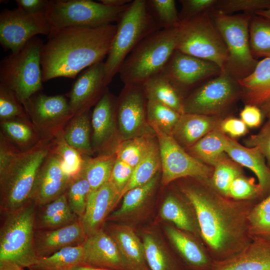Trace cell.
<instances>
[{"label":"cell","instance_id":"cell-1","mask_svg":"<svg viewBox=\"0 0 270 270\" xmlns=\"http://www.w3.org/2000/svg\"><path fill=\"white\" fill-rule=\"evenodd\" d=\"M193 180L181 184L180 192L194 208L202 240L212 260H224L252 240L248 218L259 201L234 200L217 192L209 179Z\"/></svg>","mask_w":270,"mask_h":270},{"label":"cell","instance_id":"cell-2","mask_svg":"<svg viewBox=\"0 0 270 270\" xmlns=\"http://www.w3.org/2000/svg\"><path fill=\"white\" fill-rule=\"evenodd\" d=\"M116 24L66 28L50 34L41 52L42 81L75 78L88 67L103 61L110 49Z\"/></svg>","mask_w":270,"mask_h":270},{"label":"cell","instance_id":"cell-3","mask_svg":"<svg viewBox=\"0 0 270 270\" xmlns=\"http://www.w3.org/2000/svg\"><path fill=\"white\" fill-rule=\"evenodd\" d=\"M51 140H41L32 148L22 151L0 172V208L12 212L32 201L40 168L48 156Z\"/></svg>","mask_w":270,"mask_h":270},{"label":"cell","instance_id":"cell-4","mask_svg":"<svg viewBox=\"0 0 270 270\" xmlns=\"http://www.w3.org/2000/svg\"><path fill=\"white\" fill-rule=\"evenodd\" d=\"M176 28L162 29L152 33L128 56L118 72L124 85L142 84L161 72L176 50Z\"/></svg>","mask_w":270,"mask_h":270},{"label":"cell","instance_id":"cell-5","mask_svg":"<svg viewBox=\"0 0 270 270\" xmlns=\"http://www.w3.org/2000/svg\"><path fill=\"white\" fill-rule=\"evenodd\" d=\"M116 32L104 62L108 86L118 73L124 60L146 36L159 30L148 10L146 0H134L117 22Z\"/></svg>","mask_w":270,"mask_h":270},{"label":"cell","instance_id":"cell-6","mask_svg":"<svg viewBox=\"0 0 270 270\" xmlns=\"http://www.w3.org/2000/svg\"><path fill=\"white\" fill-rule=\"evenodd\" d=\"M44 42L38 36L0 64V84L13 90L22 104L42 89L41 52Z\"/></svg>","mask_w":270,"mask_h":270},{"label":"cell","instance_id":"cell-7","mask_svg":"<svg viewBox=\"0 0 270 270\" xmlns=\"http://www.w3.org/2000/svg\"><path fill=\"white\" fill-rule=\"evenodd\" d=\"M38 206L31 201L14 211L3 214L0 230V261H12L29 268L38 258L34 248L35 220Z\"/></svg>","mask_w":270,"mask_h":270},{"label":"cell","instance_id":"cell-8","mask_svg":"<svg viewBox=\"0 0 270 270\" xmlns=\"http://www.w3.org/2000/svg\"><path fill=\"white\" fill-rule=\"evenodd\" d=\"M176 31V50L214 63L222 72L225 70L228 52L211 12L180 21Z\"/></svg>","mask_w":270,"mask_h":270},{"label":"cell","instance_id":"cell-9","mask_svg":"<svg viewBox=\"0 0 270 270\" xmlns=\"http://www.w3.org/2000/svg\"><path fill=\"white\" fill-rule=\"evenodd\" d=\"M130 4L116 8L91 0H50L44 14L51 34L66 28L96 27L117 22Z\"/></svg>","mask_w":270,"mask_h":270},{"label":"cell","instance_id":"cell-10","mask_svg":"<svg viewBox=\"0 0 270 270\" xmlns=\"http://www.w3.org/2000/svg\"><path fill=\"white\" fill-rule=\"evenodd\" d=\"M211 16L228 52L224 71L236 80L248 76L258 62L250 44L249 26L253 15L226 14L214 9Z\"/></svg>","mask_w":270,"mask_h":270},{"label":"cell","instance_id":"cell-11","mask_svg":"<svg viewBox=\"0 0 270 270\" xmlns=\"http://www.w3.org/2000/svg\"><path fill=\"white\" fill-rule=\"evenodd\" d=\"M238 80L226 71L198 88L183 100L184 113L220 116L240 97Z\"/></svg>","mask_w":270,"mask_h":270},{"label":"cell","instance_id":"cell-12","mask_svg":"<svg viewBox=\"0 0 270 270\" xmlns=\"http://www.w3.org/2000/svg\"><path fill=\"white\" fill-rule=\"evenodd\" d=\"M160 150L162 184L167 185L181 178L210 179L214 168L195 158L180 146L170 135L154 130Z\"/></svg>","mask_w":270,"mask_h":270},{"label":"cell","instance_id":"cell-13","mask_svg":"<svg viewBox=\"0 0 270 270\" xmlns=\"http://www.w3.org/2000/svg\"><path fill=\"white\" fill-rule=\"evenodd\" d=\"M23 106L40 140H51L74 116L68 98L62 94L49 96L40 92Z\"/></svg>","mask_w":270,"mask_h":270},{"label":"cell","instance_id":"cell-14","mask_svg":"<svg viewBox=\"0 0 270 270\" xmlns=\"http://www.w3.org/2000/svg\"><path fill=\"white\" fill-rule=\"evenodd\" d=\"M51 28L44 14H28L18 7L0 14V43L5 50L14 52L38 34L48 36Z\"/></svg>","mask_w":270,"mask_h":270},{"label":"cell","instance_id":"cell-15","mask_svg":"<svg viewBox=\"0 0 270 270\" xmlns=\"http://www.w3.org/2000/svg\"><path fill=\"white\" fill-rule=\"evenodd\" d=\"M146 101L142 84L125 85L117 102L116 118L120 142L155 134L147 120Z\"/></svg>","mask_w":270,"mask_h":270},{"label":"cell","instance_id":"cell-16","mask_svg":"<svg viewBox=\"0 0 270 270\" xmlns=\"http://www.w3.org/2000/svg\"><path fill=\"white\" fill-rule=\"evenodd\" d=\"M222 72L214 63L176 50L161 73L180 94V92Z\"/></svg>","mask_w":270,"mask_h":270},{"label":"cell","instance_id":"cell-17","mask_svg":"<svg viewBox=\"0 0 270 270\" xmlns=\"http://www.w3.org/2000/svg\"><path fill=\"white\" fill-rule=\"evenodd\" d=\"M117 102L107 89L92 111V143L94 152L98 155L114 153L120 142L115 122Z\"/></svg>","mask_w":270,"mask_h":270},{"label":"cell","instance_id":"cell-18","mask_svg":"<svg viewBox=\"0 0 270 270\" xmlns=\"http://www.w3.org/2000/svg\"><path fill=\"white\" fill-rule=\"evenodd\" d=\"M104 78L103 61L81 72L66 94L74 116L90 111V108L96 104L108 89Z\"/></svg>","mask_w":270,"mask_h":270},{"label":"cell","instance_id":"cell-19","mask_svg":"<svg viewBox=\"0 0 270 270\" xmlns=\"http://www.w3.org/2000/svg\"><path fill=\"white\" fill-rule=\"evenodd\" d=\"M72 178L61 158L50 150L38 173L32 201L41 206L55 200L66 192Z\"/></svg>","mask_w":270,"mask_h":270},{"label":"cell","instance_id":"cell-20","mask_svg":"<svg viewBox=\"0 0 270 270\" xmlns=\"http://www.w3.org/2000/svg\"><path fill=\"white\" fill-rule=\"evenodd\" d=\"M87 236L81 218L58 228L36 230V254L38 258L50 256L65 248L82 244Z\"/></svg>","mask_w":270,"mask_h":270},{"label":"cell","instance_id":"cell-21","mask_svg":"<svg viewBox=\"0 0 270 270\" xmlns=\"http://www.w3.org/2000/svg\"><path fill=\"white\" fill-rule=\"evenodd\" d=\"M82 245L84 264L110 270H126L114 240L102 228L88 236Z\"/></svg>","mask_w":270,"mask_h":270},{"label":"cell","instance_id":"cell-22","mask_svg":"<svg viewBox=\"0 0 270 270\" xmlns=\"http://www.w3.org/2000/svg\"><path fill=\"white\" fill-rule=\"evenodd\" d=\"M210 270H270V240L254 238L236 254L214 260Z\"/></svg>","mask_w":270,"mask_h":270},{"label":"cell","instance_id":"cell-23","mask_svg":"<svg viewBox=\"0 0 270 270\" xmlns=\"http://www.w3.org/2000/svg\"><path fill=\"white\" fill-rule=\"evenodd\" d=\"M164 232L177 253L192 270H210L214 260L202 240L194 235L166 226Z\"/></svg>","mask_w":270,"mask_h":270},{"label":"cell","instance_id":"cell-24","mask_svg":"<svg viewBox=\"0 0 270 270\" xmlns=\"http://www.w3.org/2000/svg\"><path fill=\"white\" fill-rule=\"evenodd\" d=\"M120 200L108 182L96 191H90L86 210L81 220L88 236L102 229L104 220Z\"/></svg>","mask_w":270,"mask_h":270},{"label":"cell","instance_id":"cell-25","mask_svg":"<svg viewBox=\"0 0 270 270\" xmlns=\"http://www.w3.org/2000/svg\"><path fill=\"white\" fill-rule=\"evenodd\" d=\"M225 153L239 165L254 174L262 189L263 198L270 194V168L257 147H246L229 138Z\"/></svg>","mask_w":270,"mask_h":270},{"label":"cell","instance_id":"cell-26","mask_svg":"<svg viewBox=\"0 0 270 270\" xmlns=\"http://www.w3.org/2000/svg\"><path fill=\"white\" fill-rule=\"evenodd\" d=\"M222 120L220 116L184 113L181 114L172 136L186 150L219 128Z\"/></svg>","mask_w":270,"mask_h":270},{"label":"cell","instance_id":"cell-27","mask_svg":"<svg viewBox=\"0 0 270 270\" xmlns=\"http://www.w3.org/2000/svg\"><path fill=\"white\" fill-rule=\"evenodd\" d=\"M160 214L162 218L173 224L175 227L202 240L196 212L182 194H169L162 204Z\"/></svg>","mask_w":270,"mask_h":270},{"label":"cell","instance_id":"cell-28","mask_svg":"<svg viewBox=\"0 0 270 270\" xmlns=\"http://www.w3.org/2000/svg\"><path fill=\"white\" fill-rule=\"evenodd\" d=\"M107 232L114 240L126 270H150L142 242L130 227L114 226Z\"/></svg>","mask_w":270,"mask_h":270},{"label":"cell","instance_id":"cell-29","mask_svg":"<svg viewBox=\"0 0 270 270\" xmlns=\"http://www.w3.org/2000/svg\"><path fill=\"white\" fill-rule=\"evenodd\" d=\"M238 81L246 104L260 106L270 97V58L258 62L250 74Z\"/></svg>","mask_w":270,"mask_h":270},{"label":"cell","instance_id":"cell-30","mask_svg":"<svg viewBox=\"0 0 270 270\" xmlns=\"http://www.w3.org/2000/svg\"><path fill=\"white\" fill-rule=\"evenodd\" d=\"M142 86L146 100L168 106L181 114H184L181 96L160 72L146 80Z\"/></svg>","mask_w":270,"mask_h":270},{"label":"cell","instance_id":"cell-31","mask_svg":"<svg viewBox=\"0 0 270 270\" xmlns=\"http://www.w3.org/2000/svg\"><path fill=\"white\" fill-rule=\"evenodd\" d=\"M229 138L218 128L207 134L186 150L195 158L213 166L216 162L226 154L225 150Z\"/></svg>","mask_w":270,"mask_h":270},{"label":"cell","instance_id":"cell-32","mask_svg":"<svg viewBox=\"0 0 270 270\" xmlns=\"http://www.w3.org/2000/svg\"><path fill=\"white\" fill-rule=\"evenodd\" d=\"M90 111L74 116L64 129L67 143L84 156H90L94 152L90 138Z\"/></svg>","mask_w":270,"mask_h":270},{"label":"cell","instance_id":"cell-33","mask_svg":"<svg viewBox=\"0 0 270 270\" xmlns=\"http://www.w3.org/2000/svg\"><path fill=\"white\" fill-rule=\"evenodd\" d=\"M0 122V132L22 151L32 148L41 140L28 118H16Z\"/></svg>","mask_w":270,"mask_h":270},{"label":"cell","instance_id":"cell-34","mask_svg":"<svg viewBox=\"0 0 270 270\" xmlns=\"http://www.w3.org/2000/svg\"><path fill=\"white\" fill-rule=\"evenodd\" d=\"M157 174L146 184L133 188L123 196V201L119 208L108 216L110 220H119L130 216L142 208L148 202L156 188L158 180Z\"/></svg>","mask_w":270,"mask_h":270},{"label":"cell","instance_id":"cell-35","mask_svg":"<svg viewBox=\"0 0 270 270\" xmlns=\"http://www.w3.org/2000/svg\"><path fill=\"white\" fill-rule=\"evenodd\" d=\"M84 158L80 172L88 182L91 191H96L108 182L116 156L114 152L94 158L84 156Z\"/></svg>","mask_w":270,"mask_h":270},{"label":"cell","instance_id":"cell-36","mask_svg":"<svg viewBox=\"0 0 270 270\" xmlns=\"http://www.w3.org/2000/svg\"><path fill=\"white\" fill-rule=\"evenodd\" d=\"M84 259L82 244L69 246L50 256L38 258L34 264L29 268L33 270H72L84 264Z\"/></svg>","mask_w":270,"mask_h":270},{"label":"cell","instance_id":"cell-37","mask_svg":"<svg viewBox=\"0 0 270 270\" xmlns=\"http://www.w3.org/2000/svg\"><path fill=\"white\" fill-rule=\"evenodd\" d=\"M142 243L150 270H181L176 260L157 236L146 233L143 236Z\"/></svg>","mask_w":270,"mask_h":270},{"label":"cell","instance_id":"cell-38","mask_svg":"<svg viewBox=\"0 0 270 270\" xmlns=\"http://www.w3.org/2000/svg\"><path fill=\"white\" fill-rule=\"evenodd\" d=\"M161 168L160 152L158 140L155 139L149 150L134 168L130 179L123 191L121 198L130 190L149 182Z\"/></svg>","mask_w":270,"mask_h":270},{"label":"cell","instance_id":"cell-39","mask_svg":"<svg viewBox=\"0 0 270 270\" xmlns=\"http://www.w3.org/2000/svg\"><path fill=\"white\" fill-rule=\"evenodd\" d=\"M148 134L120 141L115 154L116 158L134 168L146 154L155 140Z\"/></svg>","mask_w":270,"mask_h":270},{"label":"cell","instance_id":"cell-40","mask_svg":"<svg viewBox=\"0 0 270 270\" xmlns=\"http://www.w3.org/2000/svg\"><path fill=\"white\" fill-rule=\"evenodd\" d=\"M146 118L150 128L172 136L174 129L181 114L163 104L154 101H146Z\"/></svg>","mask_w":270,"mask_h":270},{"label":"cell","instance_id":"cell-41","mask_svg":"<svg viewBox=\"0 0 270 270\" xmlns=\"http://www.w3.org/2000/svg\"><path fill=\"white\" fill-rule=\"evenodd\" d=\"M249 34L253 56L270 58V20L253 15L250 24Z\"/></svg>","mask_w":270,"mask_h":270},{"label":"cell","instance_id":"cell-42","mask_svg":"<svg viewBox=\"0 0 270 270\" xmlns=\"http://www.w3.org/2000/svg\"><path fill=\"white\" fill-rule=\"evenodd\" d=\"M224 154L213 166L214 171L209 182L220 194L226 196L232 181L242 174L241 166Z\"/></svg>","mask_w":270,"mask_h":270},{"label":"cell","instance_id":"cell-43","mask_svg":"<svg viewBox=\"0 0 270 270\" xmlns=\"http://www.w3.org/2000/svg\"><path fill=\"white\" fill-rule=\"evenodd\" d=\"M63 130L51 140L50 151L61 158L66 172L72 178L81 172L84 156L67 143Z\"/></svg>","mask_w":270,"mask_h":270},{"label":"cell","instance_id":"cell-44","mask_svg":"<svg viewBox=\"0 0 270 270\" xmlns=\"http://www.w3.org/2000/svg\"><path fill=\"white\" fill-rule=\"evenodd\" d=\"M248 225L252 239L270 240V194L254 206L248 216Z\"/></svg>","mask_w":270,"mask_h":270},{"label":"cell","instance_id":"cell-45","mask_svg":"<svg viewBox=\"0 0 270 270\" xmlns=\"http://www.w3.org/2000/svg\"><path fill=\"white\" fill-rule=\"evenodd\" d=\"M148 12L160 30L177 28L180 20L174 0H148Z\"/></svg>","mask_w":270,"mask_h":270},{"label":"cell","instance_id":"cell-46","mask_svg":"<svg viewBox=\"0 0 270 270\" xmlns=\"http://www.w3.org/2000/svg\"><path fill=\"white\" fill-rule=\"evenodd\" d=\"M90 191L88 182L81 172L72 178L66 195L71 210L80 218L84 214Z\"/></svg>","mask_w":270,"mask_h":270},{"label":"cell","instance_id":"cell-47","mask_svg":"<svg viewBox=\"0 0 270 270\" xmlns=\"http://www.w3.org/2000/svg\"><path fill=\"white\" fill-rule=\"evenodd\" d=\"M227 197L236 200H254L263 199L262 189L254 178L242 174L237 176L230 184Z\"/></svg>","mask_w":270,"mask_h":270},{"label":"cell","instance_id":"cell-48","mask_svg":"<svg viewBox=\"0 0 270 270\" xmlns=\"http://www.w3.org/2000/svg\"><path fill=\"white\" fill-rule=\"evenodd\" d=\"M16 118L29 119L16 94L8 87L0 84V120Z\"/></svg>","mask_w":270,"mask_h":270},{"label":"cell","instance_id":"cell-49","mask_svg":"<svg viewBox=\"0 0 270 270\" xmlns=\"http://www.w3.org/2000/svg\"><path fill=\"white\" fill-rule=\"evenodd\" d=\"M270 8V0H218L215 10L226 14L244 12L253 15L258 10Z\"/></svg>","mask_w":270,"mask_h":270},{"label":"cell","instance_id":"cell-50","mask_svg":"<svg viewBox=\"0 0 270 270\" xmlns=\"http://www.w3.org/2000/svg\"><path fill=\"white\" fill-rule=\"evenodd\" d=\"M134 168L116 158L108 183L119 196L120 200L123 191L129 182Z\"/></svg>","mask_w":270,"mask_h":270},{"label":"cell","instance_id":"cell-51","mask_svg":"<svg viewBox=\"0 0 270 270\" xmlns=\"http://www.w3.org/2000/svg\"><path fill=\"white\" fill-rule=\"evenodd\" d=\"M218 0H180L181 10L179 14L180 21L194 18L215 8Z\"/></svg>","mask_w":270,"mask_h":270},{"label":"cell","instance_id":"cell-52","mask_svg":"<svg viewBox=\"0 0 270 270\" xmlns=\"http://www.w3.org/2000/svg\"><path fill=\"white\" fill-rule=\"evenodd\" d=\"M38 207L40 208L38 212L36 210L35 223L60 214H74L68 204L66 192L48 204Z\"/></svg>","mask_w":270,"mask_h":270},{"label":"cell","instance_id":"cell-53","mask_svg":"<svg viewBox=\"0 0 270 270\" xmlns=\"http://www.w3.org/2000/svg\"><path fill=\"white\" fill-rule=\"evenodd\" d=\"M244 142L247 147H257L270 168V120H268L258 134L250 136Z\"/></svg>","mask_w":270,"mask_h":270},{"label":"cell","instance_id":"cell-54","mask_svg":"<svg viewBox=\"0 0 270 270\" xmlns=\"http://www.w3.org/2000/svg\"><path fill=\"white\" fill-rule=\"evenodd\" d=\"M22 152L2 132H0V172L4 170Z\"/></svg>","mask_w":270,"mask_h":270},{"label":"cell","instance_id":"cell-55","mask_svg":"<svg viewBox=\"0 0 270 270\" xmlns=\"http://www.w3.org/2000/svg\"><path fill=\"white\" fill-rule=\"evenodd\" d=\"M220 130L230 138L244 135L247 132V126L240 120L235 118H228L222 120L219 126Z\"/></svg>","mask_w":270,"mask_h":270},{"label":"cell","instance_id":"cell-56","mask_svg":"<svg viewBox=\"0 0 270 270\" xmlns=\"http://www.w3.org/2000/svg\"><path fill=\"white\" fill-rule=\"evenodd\" d=\"M240 120L249 128H256L262 123V113L258 106L246 104L240 112Z\"/></svg>","mask_w":270,"mask_h":270},{"label":"cell","instance_id":"cell-57","mask_svg":"<svg viewBox=\"0 0 270 270\" xmlns=\"http://www.w3.org/2000/svg\"><path fill=\"white\" fill-rule=\"evenodd\" d=\"M48 0H16L18 8L28 14H34L44 10Z\"/></svg>","mask_w":270,"mask_h":270},{"label":"cell","instance_id":"cell-58","mask_svg":"<svg viewBox=\"0 0 270 270\" xmlns=\"http://www.w3.org/2000/svg\"><path fill=\"white\" fill-rule=\"evenodd\" d=\"M0 270H24L16 262L10 260H0Z\"/></svg>","mask_w":270,"mask_h":270},{"label":"cell","instance_id":"cell-59","mask_svg":"<svg viewBox=\"0 0 270 270\" xmlns=\"http://www.w3.org/2000/svg\"><path fill=\"white\" fill-rule=\"evenodd\" d=\"M132 0H100V2L105 5L112 7H122L131 3Z\"/></svg>","mask_w":270,"mask_h":270},{"label":"cell","instance_id":"cell-60","mask_svg":"<svg viewBox=\"0 0 270 270\" xmlns=\"http://www.w3.org/2000/svg\"><path fill=\"white\" fill-rule=\"evenodd\" d=\"M260 107L262 114L268 118V120H270V97Z\"/></svg>","mask_w":270,"mask_h":270},{"label":"cell","instance_id":"cell-61","mask_svg":"<svg viewBox=\"0 0 270 270\" xmlns=\"http://www.w3.org/2000/svg\"><path fill=\"white\" fill-rule=\"evenodd\" d=\"M72 270H110L108 269L99 268L85 264H82L74 268Z\"/></svg>","mask_w":270,"mask_h":270},{"label":"cell","instance_id":"cell-62","mask_svg":"<svg viewBox=\"0 0 270 270\" xmlns=\"http://www.w3.org/2000/svg\"><path fill=\"white\" fill-rule=\"evenodd\" d=\"M255 14L270 20V8L266 10H258Z\"/></svg>","mask_w":270,"mask_h":270},{"label":"cell","instance_id":"cell-63","mask_svg":"<svg viewBox=\"0 0 270 270\" xmlns=\"http://www.w3.org/2000/svg\"><path fill=\"white\" fill-rule=\"evenodd\" d=\"M28 270H32V269H31V268H28Z\"/></svg>","mask_w":270,"mask_h":270}]
</instances>
